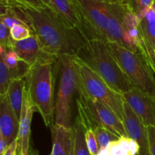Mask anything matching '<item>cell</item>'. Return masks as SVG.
I'll use <instances>...</instances> for the list:
<instances>
[{"mask_svg":"<svg viewBox=\"0 0 155 155\" xmlns=\"http://www.w3.org/2000/svg\"><path fill=\"white\" fill-rule=\"evenodd\" d=\"M24 11L28 18L30 30L45 53L57 58L62 55L76 56L86 41L80 31L69 27L48 7L24 8Z\"/></svg>","mask_w":155,"mask_h":155,"instance_id":"obj_1","label":"cell"},{"mask_svg":"<svg viewBox=\"0 0 155 155\" xmlns=\"http://www.w3.org/2000/svg\"><path fill=\"white\" fill-rule=\"evenodd\" d=\"M75 57L80 59L117 93L124 95L133 89L112 55L107 42L104 40L87 39L78 50Z\"/></svg>","mask_w":155,"mask_h":155,"instance_id":"obj_2","label":"cell"},{"mask_svg":"<svg viewBox=\"0 0 155 155\" xmlns=\"http://www.w3.org/2000/svg\"><path fill=\"white\" fill-rule=\"evenodd\" d=\"M56 61H47L30 66L25 77L26 90L36 111L39 112L47 127L54 124V72Z\"/></svg>","mask_w":155,"mask_h":155,"instance_id":"obj_3","label":"cell"},{"mask_svg":"<svg viewBox=\"0 0 155 155\" xmlns=\"http://www.w3.org/2000/svg\"><path fill=\"white\" fill-rule=\"evenodd\" d=\"M77 76V93L92 98L111 110L124 124V95L114 91L101 77L80 59L73 57Z\"/></svg>","mask_w":155,"mask_h":155,"instance_id":"obj_4","label":"cell"},{"mask_svg":"<svg viewBox=\"0 0 155 155\" xmlns=\"http://www.w3.org/2000/svg\"><path fill=\"white\" fill-rule=\"evenodd\" d=\"M107 47L133 88L155 97V77L150 65L139 50L133 51L114 42Z\"/></svg>","mask_w":155,"mask_h":155,"instance_id":"obj_5","label":"cell"},{"mask_svg":"<svg viewBox=\"0 0 155 155\" xmlns=\"http://www.w3.org/2000/svg\"><path fill=\"white\" fill-rule=\"evenodd\" d=\"M60 82L54 107V124L72 129V101L77 92V76L73 57L62 55L58 58Z\"/></svg>","mask_w":155,"mask_h":155,"instance_id":"obj_6","label":"cell"},{"mask_svg":"<svg viewBox=\"0 0 155 155\" xmlns=\"http://www.w3.org/2000/svg\"><path fill=\"white\" fill-rule=\"evenodd\" d=\"M77 106V117L86 130H94L96 127H101L110 130L118 137H129L124 122L99 101L78 93Z\"/></svg>","mask_w":155,"mask_h":155,"instance_id":"obj_7","label":"cell"},{"mask_svg":"<svg viewBox=\"0 0 155 155\" xmlns=\"http://www.w3.org/2000/svg\"><path fill=\"white\" fill-rule=\"evenodd\" d=\"M83 24L86 40L99 39L107 42L108 11L100 0H71Z\"/></svg>","mask_w":155,"mask_h":155,"instance_id":"obj_8","label":"cell"},{"mask_svg":"<svg viewBox=\"0 0 155 155\" xmlns=\"http://www.w3.org/2000/svg\"><path fill=\"white\" fill-rule=\"evenodd\" d=\"M123 95L145 127H155V97L136 88Z\"/></svg>","mask_w":155,"mask_h":155,"instance_id":"obj_9","label":"cell"},{"mask_svg":"<svg viewBox=\"0 0 155 155\" xmlns=\"http://www.w3.org/2000/svg\"><path fill=\"white\" fill-rule=\"evenodd\" d=\"M107 5L108 11V24H107V42H114L120 44L129 50L139 51V43L133 40L130 33L123 24L122 21L117 11L116 5Z\"/></svg>","mask_w":155,"mask_h":155,"instance_id":"obj_10","label":"cell"},{"mask_svg":"<svg viewBox=\"0 0 155 155\" xmlns=\"http://www.w3.org/2000/svg\"><path fill=\"white\" fill-rule=\"evenodd\" d=\"M124 125L128 136L134 139L139 145L138 155H151L147 128L127 101H124Z\"/></svg>","mask_w":155,"mask_h":155,"instance_id":"obj_11","label":"cell"},{"mask_svg":"<svg viewBox=\"0 0 155 155\" xmlns=\"http://www.w3.org/2000/svg\"><path fill=\"white\" fill-rule=\"evenodd\" d=\"M12 50L15 51L22 61L29 66L47 61H56L57 58L45 53L42 49L35 35L21 41H15Z\"/></svg>","mask_w":155,"mask_h":155,"instance_id":"obj_12","label":"cell"},{"mask_svg":"<svg viewBox=\"0 0 155 155\" xmlns=\"http://www.w3.org/2000/svg\"><path fill=\"white\" fill-rule=\"evenodd\" d=\"M36 111L31 102L29 94L26 89L24 92L22 110L19 120V132H18V155H29L31 136V123L33 113Z\"/></svg>","mask_w":155,"mask_h":155,"instance_id":"obj_13","label":"cell"},{"mask_svg":"<svg viewBox=\"0 0 155 155\" xmlns=\"http://www.w3.org/2000/svg\"><path fill=\"white\" fill-rule=\"evenodd\" d=\"M19 119L12 109L7 95L0 97V136L9 145L18 139Z\"/></svg>","mask_w":155,"mask_h":155,"instance_id":"obj_14","label":"cell"},{"mask_svg":"<svg viewBox=\"0 0 155 155\" xmlns=\"http://www.w3.org/2000/svg\"><path fill=\"white\" fill-rule=\"evenodd\" d=\"M55 13L71 28L80 32L86 40L83 24L78 12L71 0H50Z\"/></svg>","mask_w":155,"mask_h":155,"instance_id":"obj_15","label":"cell"},{"mask_svg":"<svg viewBox=\"0 0 155 155\" xmlns=\"http://www.w3.org/2000/svg\"><path fill=\"white\" fill-rule=\"evenodd\" d=\"M52 155H70L72 141V129L54 124L51 127Z\"/></svg>","mask_w":155,"mask_h":155,"instance_id":"obj_16","label":"cell"},{"mask_svg":"<svg viewBox=\"0 0 155 155\" xmlns=\"http://www.w3.org/2000/svg\"><path fill=\"white\" fill-rule=\"evenodd\" d=\"M26 87L25 78L15 79L9 83L8 88L7 96L9 103L15 114L20 120L21 110H22L24 92Z\"/></svg>","mask_w":155,"mask_h":155,"instance_id":"obj_17","label":"cell"},{"mask_svg":"<svg viewBox=\"0 0 155 155\" xmlns=\"http://www.w3.org/2000/svg\"><path fill=\"white\" fill-rule=\"evenodd\" d=\"M139 19V31L141 37L155 49V12L151 8Z\"/></svg>","mask_w":155,"mask_h":155,"instance_id":"obj_18","label":"cell"},{"mask_svg":"<svg viewBox=\"0 0 155 155\" xmlns=\"http://www.w3.org/2000/svg\"><path fill=\"white\" fill-rule=\"evenodd\" d=\"M86 129L76 117L72 127V141L70 155H91L85 139Z\"/></svg>","mask_w":155,"mask_h":155,"instance_id":"obj_19","label":"cell"},{"mask_svg":"<svg viewBox=\"0 0 155 155\" xmlns=\"http://www.w3.org/2000/svg\"><path fill=\"white\" fill-rule=\"evenodd\" d=\"M110 155H136L139 152V145L134 139L122 136L110 142L107 147Z\"/></svg>","mask_w":155,"mask_h":155,"instance_id":"obj_20","label":"cell"},{"mask_svg":"<svg viewBox=\"0 0 155 155\" xmlns=\"http://www.w3.org/2000/svg\"><path fill=\"white\" fill-rule=\"evenodd\" d=\"M1 5L24 9H40L47 7L41 0H1Z\"/></svg>","mask_w":155,"mask_h":155,"instance_id":"obj_21","label":"cell"},{"mask_svg":"<svg viewBox=\"0 0 155 155\" xmlns=\"http://www.w3.org/2000/svg\"><path fill=\"white\" fill-rule=\"evenodd\" d=\"M154 0H127L124 4L127 5L133 14L140 18L147 11L152 7Z\"/></svg>","mask_w":155,"mask_h":155,"instance_id":"obj_22","label":"cell"},{"mask_svg":"<svg viewBox=\"0 0 155 155\" xmlns=\"http://www.w3.org/2000/svg\"><path fill=\"white\" fill-rule=\"evenodd\" d=\"M93 132L95 133V136H96L100 149L107 148L110 142L120 138L117 136L116 135L114 134L112 132H110L107 129L101 127H96L93 130Z\"/></svg>","mask_w":155,"mask_h":155,"instance_id":"obj_23","label":"cell"},{"mask_svg":"<svg viewBox=\"0 0 155 155\" xmlns=\"http://www.w3.org/2000/svg\"><path fill=\"white\" fill-rule=\"evenodd\" d=\"M0 56H1V60L10 70L18 68L21 62L22 61L15 51L5 50L2 47H0Z\"/></svg>","mask_w":155,"mask_h":155,"instance_id":"obj_24","label":"cell"},{"mask_svg":"<svg viewBox=\"0 0 155 155\" xmlns=\"http://www.w3.org/2000/svg\"><path fill=\"white\" fill-rule=\"evenodd\" d=\"M139 50L141 54L144 56L155 74V49L150 46L147 42H145L142 39L141 36L139 42Z\"/></svg>","mask_w":155,"mask_h":155,"instance_id":"obj_25","label":"cell"},{"mask_svg":"<svg viewBox=\"0 0 155 155\" xmlns=\"http://www.w3.org/2000/svg\"><path fill=\"white\" fill-rule=\"evenodd\" d=\"M11 81L10 71L4 62L0 60V97L7 95L8 88Z\"/></svg>","mask_w":155,"mask_h":155,"instance_id":"obj_26","label":"cell"},{"mask_svg":"<svg viewBox=\"0 0 155 155\" xmlns=\"http://www.w3.org/2000/svg\"><path fill=\"white\" fill-rule=\"evenodd\" d=\"M15 40L11 36L10 29L0 22V47L5 50H12Z\"/></svg>","mask_w":155,"mask_h":155,"instance_id":"obj_27","label":"cell"},{"mask_svg":"<svg viewBox=\"0 0 155 155\" xmlns=\"http://www.w3.org/2000/svg\"><path fill=\"white\" fill-rule=\"evenodd\" d=\"M11 36L15 41H21L30 37L33 34L32 30L28 27L21 24L15 25L10 30Z\"/></svg>","mask_w":155,"mask_h":155,"instance_id":"obj_28","label":"cell"},{"mask_svg":"<svg viewBox=\"0 0 155 155\" xmlns=\"http://www.w3.org/2000/svg\"><path fill=\"white\" fill-rule=\"evenodd\" d=\"M85 139L89 154L91 155H98L99 152V145L97 141L96 136L93 130L87 129L85 132Z\"/></svg>","mask_w":155,"mask_h":155,"instance_id":"obj_29","label":"cell"},{"mask_svg":"<svg viewBox=\"0 0 155 155\" xmlns=\"http://www.w3.org/2000/svg\"><path fill=\"white\" fill-rule=\"evenodd\" d=\"M146 128L148 132L151 155H155V127H148Z\"/></svg>","mask_w":155,"mask_h":155,"instance_id":"obj_30","label":"cell"},{"mask_svg":"<svg viewBox=\"0 0 155 155\" xmlns=\"http://www.w3.org/2000/svg\"><path fill=\"white\" fill-rule=\"evenodd\" d=\"M18 139H15L8 148L5 154L3 155H18Z\"/></svg>","mask_w":155,"mask_h":155,"instance_id":"obj_31","label":"cell"},{"mask_svg":"<svg viewBox=\"0 0 155 155\" xmlns=\"http://www.w3.org/2000/svg\"><path fill=\"white\" fill-rule=\"evenodd\" d=\"M9 144L7 141L4 139L2 136H0V155H3L8 148L9 147Z\"/></svg>","mask_w":155,"mask_h":155,"instance_id":"obj_32","label":"cell"},{"mask_svg":"<svg viewBox=\"0 0 155 155\" xmlns=\"http://www.w3.org/2000/svg\"><path fill=\"white\" fill-rule=\"evenodd\" d=\"M100 1L105 3V4L115 5V4H124V3L127 2V0H100Z\"/></svg>","mask_w":155,"mask_h":155,"instance_id":"obj_33","label":"cell"},{"mask_svg":"<svg viewBox=\"0 0 155 155\" xmlns=\"http://www.w3.org/2000/svg\"><path fill=\"white\" fill-rule=\"evenodd\" d=\"M98 155H110V153L107 148H101V149H99V152H98Z\"/></svg>","mask_w":155,"mask_h":155,"instance_id":"obj_34","label":"cell"},{"mask_svg":"<svg viewBox=\"0 0 155 155\" xmlns=\"http://www.w3.org/2000/svg\"><path fill=\"white\" fill-rule=\"evenodd\" d=\"M41 1H42V2H43L44 4H45V5L47 6V7L51 9L52 11H54V8H53V6H52V5H51V1H50V0H41Z\"/></svg>","mask_w":155,"mask_h":155,"instance_id":"obj_35","label":"cell"},{"mask_svg":"<svg viewBox=\"0 0 155 155\" xmlns=\"http://www.w3.org/2000/svg\"><path fill=\"white\" fill-rule=\"evenodd\" d=\"M29 155H38V151L36 149H33V148H31L30 150Z\"/></svg>","mask_w":155,"mask_h":155,"instance_id":"obj_36","label":"cell"},{"mask_svg":"<svg viewBox=\"0 0 155 155\" xmlns=\"http://www.w3.org/2000/svg\"><path fill=\"white\" fill-rule=\"evenodd\" d=\"M153 8V10L155 12V0L154 1V3H153V5H152V7H151Z\"/></svg>","mask_w":155,"mask_h":155,"instance_id":"obj_37","label":"cell"},{"mask_svg":"<svg viewBox=\"0 0 155 155\" xmlns=\"http://www.w3.org/2000/svg\"><path fill=\"white\" fill-rule=\"evenodd\" d=\"M48 155H52V154H51H51H49Z\"/></svg>","mask_w":155,"mask_h":155,"instance_id":"obj_38","label":"cell"},{"mask_svg":"<svg viewBox=\"0 0 155 155\" xmlns=\"http://www.w3.org/2000/svg\"></svg>","mask_w":155,"mask_h":155,"instance_id":"obj_39","label":"cell"}]
</instances>
